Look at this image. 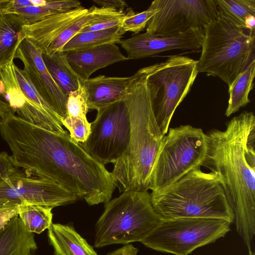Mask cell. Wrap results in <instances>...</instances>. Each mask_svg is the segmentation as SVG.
I'll return each instance as SVG.
<instances>
[{"label":"cell","mask_w":255,"mask_h":255,"mask_svg":"<svg viewBox=\"0 0 255 255\" xmlns=\"http://www.w3.org/2000/svg\"><path fill=\"white\" fill-rule=\"evenodd\" d=\"M255 76V58L229 86V99L225 115L229 117L237 112L250 101L249 93L253 89Z\"/></svg>","instance_id":"cell-27"},{"label":"cell","mask_w":255,"mask_h":255,"mask_svg":"<svg viewBox=\"0 0 255 255\" xmlns=\"http://www.w3.org/2000/svg\"><path fill=\"white\" fill-rule=\"evenodd\" d=\"M88 8L82 5L71 10L48 16L37 22L22 26L24 38L32 41L44 52L50 45Z\"/></svg>","instance_id":"cell-17"},{"label":"cell","mask_w":255,"mask_h":255,"mask_svg":"<svg viewBox=\"0 0 255 255\" xmlns=\"http://www.w3.org/2000/svg\"><path fill=\"white\" fill-rule=\"evenodd\" d=\"M207 134L186 125L170 128L163 136L151 175L150 190L160 191L206 162Z\"/></svg>","instance_id":"cell-7"},{"label":"cell","mask_w":255,"mask_h":255,"mask_svg":"<svg viewBox=\"0 0 255 255\" xmlns=\"http://www.w3.org/2000/svg\"><path fill=\"white\" fill-rule=\"evenodd\" d=\"M37 249L33 233L26 229L18 216L0 230V255H32Z\"/></svg>","instance_id":"cell-20"},{"label":"cell","mask_w":255,"mask_h":255,"mask_svg":"<svg viewBox=\"0 0 255 255\" xmlns=\"http://www.w3.org/2000/svg\"><path fill=\"white\" fill-rule=\"evenodd\" d=\"M13 72L23 95L18 100L13 112L24 120L49 131L59 134L67 132L61 120L44 100L23 69L12 63Z\"/></svg>","instance_id":"cell-15"},{"label":"cell","mask_w":255,"mask_h":255,"mask_svg":"<svg viewBox=\"0 0 255 255\" xmlns=\"http://www.w3.org/2000/svg\"><path fill=\"white\" fill-rule=\"evenodd\" d=\"M15 58L22 62L23 70L41 97L61 121L64 119L66 116L68 96L48 72L43 60L42 50L30 39L24 38L17 49Z\"/></svg>","instance_id":"cell-13"},{"label":"cell","mask_w":255,"mask_h":255,"mask_svg":"<svg viewBox=\"0 0 255 255\" xmlns=\"http://www.w3.org/2000/svg\"><path fill=\"white\" fill-rule=\"evenodd\" d=\"M42 58L51 77L67 96L78 88L79 78L70 65L66 52L59 51L50 56L42 52Z\"/></svg>","instance_id":"cell-24"},{"label":"cell","mask_w":255,"mask_h":255,"mask_svg":"<svg viewBox=\"0 0 255 255\" xmlns=\"http://www.w3.org/2000/svg\"><path fill=\"white\" fill-rule=\"evenodd\" d=\"M136 72L126 77L99 75L87 79H80L84 87L89 110H98L124 100L131 82L137 77Z\"/></svg>","instance_id":"cell-16"},{"label":"cell","mask_w":255,"mask_h":255,"mask_svg":"<svg viewBox=\"0 0 255 255\" xmlns=\"http://www.w3.org/2000/svg\"><path fill=\"white\" fill-rule=\"evenodd\" d=\"M18 216L26 229L39 234L48 230L52 224L53 208L38 205L21 204L18 205Z\"/></svg>","instance_id":"cell-28"},{"label":"cell","mask_w":255,"mask_h":255,"mask_svg":"<svg viewBox=\"0 0 255 255\" xmlns=\"http://www.w3.org/2000/svg\"><path fill=\"white\" fill-rule=\"evenodd\" d=\"M249 255H255V254L254 252L251 251L249 252Z\"/></svg>","instance_id":"cell-38"},{"label":"cell","mask_w":255,"mask_h":255,"mask_svg":"<svg viewBox=\"0 0 255 255\" xmlns=\"http://www.w3.org/2000/svg\"><path fill=\"white\" fill-rule=\"evenodd\" d=\"M124 13V11L105 7H98L93 5L88 8L86 13L77 18L63 31L43 53L50 56L60 51L67 42L86 27Z\"/></svg>","instance_id":"cell-22"},{"label":"cell","mask_w":255,"mask_h":255,"mask_svg":"<svg viewBox=\"0 0 255 255\" xmlns=\"http://www.w3.org/2000/svg\"><path fill=\"white\" fill-rule=\"evenodd\" d=\"M89 110L85 90L79 80L78 88L68 96L66 116L61 121L71 138L77 142L83 143L90 134L91 124L87 118Z\"/></svg>","instance_id":"cell-19"},{"label":"cell","mask_w":255,"mask_h":255,"mask_svg":"<svg viewBox=\"0 0 255 255\" xmlns=\"http://www.w3.org/2000/svg\"><path fill=\"white\" fill-rule=\"evenodd\" d=\"M150 6L158 11L147 23L146 31L160 36L203 28L218 15L215 0H155Z\"/></svg>","instance_id":"cell-12"},{"label":"cell","mask_w":255,"mask_h":255,"mask_svg":"<svg viewBox=\"0 0 255 255\" xmlns=\"http://www.w3.org/2000/svg\"><path fill=\"white\" fill-rule=\"evenodd\" d=\"M81 6L78 0H47L44 6L31 5L4 9L0 14H11L22 26L37 22L48 16L65 12Z\"/></svg>","instance_id":"cell-23"},{"label":"cell","mask_w":255,"mask_h":255,"mask_svg":"<svg viewBox=\"0 0 255 255\" xmlns=\"http://www.w3.org/2000/svg\"><path fill=\"white\" fill-rule=\"evenodd\" d=\"M125 31L121 26L103 30L80 32L67 42L61 51H83L99 46L118 43Z\"/></svg>","instance_id":"cell-26"},{"label":"cell","mask_w":255,"mask_h":255,"mask_svg":"<svg viewBox=\"0 0 255 255\" xmlns=\"http://www.w3.org/2000/svg\"><path fill=\"white\" fill-rule=\"evenodd\" d=\"M125 13L86 27L81 32L96 31L110 29L120 26Z\"/></svg>","instance_id":"cell-31"},{"label":"cell","mask_w":255,"mask_h":255,"mask_svg":"<svg viewBox=\"0 0 255 255\" xmlns=\"http://www.w3.org/2000/svg\"><path fill=\"white\" fill-rule=\"evenodd\" d=\"M231 224L226 220L214 218L161 219L140 243L157 252L188 255L225 237L230 231Z\"/></svg>","instance_id":"cell-9"},{"label":"cell","mask_w":255,"mask_h":255,"mask_svg":"<svg viewBox=\"0 0 255 255\" xmlns=\"http://www.w3.org/2000/svg\"><path fill=\"white\" fill-rule=\"evenodd\" d=\"M93 1L101 7L112 8L120 11H123L124 8L128 6L126 1L124 0H93Z\"/></svg>","instance_id":"cell-33"},{"label":"cell","mask_w":255,"mask_h":255,"mask_svg":"<svg viewBox=\"0 0 255 255\" xmlns=\"http://www.w3.org/2000/svg\"><path fill=\"white\" fill-rule=\"evenodd\" d=\"M152 206L161 219L214 218L234 222L220 178L212 170L188 173L167 188L150 194Z\"/></svg>","instance_id":"cell-4"},{"label":"cell","mask_w":255,"mask_h":255,"mask_svg":"<svg viewBox=\"0 0 255 255\" xmlns=\"http://www.w3.org/2000/svg\"><path fill=\"white\" fill-rule=\"evenodd\" d=\"M128 87L124 100L130 119L128 147L111 173L120 192L149 190L153 166L163 137L156 121L144 67Z\"/></svg>","instance_id":"cell-3"},{"label":"cell","mask_w":255,"mask_h":255,"mask_svg":"<svg viewBox=\"0 0 255 255\" xmlns=\"http://www.w3.org/2000/svg\"><path fill=\"white\" fill-rule=\"evenodd\" d=\"M47 234L55 255H98L72 226L52 223Z\"/></svg>","instance_id":"cell-21"},{"label":"cell","mask_w":255,"mask_h":255,"mask_svg":"<svg viewBox=\"0 0 255 255\" xmlns=\"http://www.w3.org/2000/svg\"><path fill=\"white\" fill-rule=\"evenodd\" d=\"M138 252L137 248L131 244H128L106 255H137Z\"/></svg>","instance_id":"cell-34"},{"label":"cell","mask_w":255,"mask_h":255,"mask_svg":"<svg viewBox=\"0 0 255 255\" xmlns=\"http://www.w3.org/2000/svg\"><path fill=\"white\" fill-rule=\"evenodd\" d=\"M24 39L22 25L11 14H0V68L13 61Z\"/></svg>","instance_id":"cell-25"},{"label":"cell","mask_w":255,"mask_h":255,"mask_svg":"<svg viewBox=\"0 0 255 255\" xmlns=\"http://www.w3.org/2000/svg\"><path fill=\"white\" fill-rule=\"evenodd\" d=\"M68 61L80 79H87L97 70L128 60L116 44L67 53Z\"/></svg>","instance_id":"cell-18"},{"label":"cell","mask_w":255,"mask_h":255,"mask_svg":"<svg viewBox=\"0 0 255 255\" xmlns=\"http://www.w3.org/2000/svg\"><path fill=\"white\" fill-rule=\"evenodd\" d=\"M203 29L192 28L172 36H160L147 32L134 33L118 43L126 51L128 60L152 57L172 50L196 51L201 48Z\"/></svg>","instance_id":"cell-14"},{"label":"cell","mask_w":255,"mask_h":255,"mask_svg":"<svg viewBox=\"0 0 255 255\" xmlns=\"http://www.w3.org/2000/svg\"><path fill=\"white\" fill-rule=\"evenodd\" d=\"M207 134L206 162L218 174L236 230L248 251L255 235V116L245 111L226 124L223 130Z\"/></svg>","instance_id":"cell-2"},{"label":"cell","mask_w":255,"mask_h":255,"mask_svg":"<svg viewBox=\"0 0 255 255\" xmlns=\"http://www.w3.org/2000/svg\"><path fill=\"white\" fill-rule=\"evenodd\" d=\"M8 0H0V12L3 5L7 2Z\"/></svg>","instance_id":"cell-37"},{"label":"cell","mask_w":255,"mask_h":255,"mask_svg":"<svg viewBox=\"0 0 255 255\" xmlns=\"http://www.w3.org/2000/svg\"><path fill=\"white\" fill-rule=\"evenodd\" d=\"M0 135L12 163L28 174L55 182L90 206L111 199L117 186L111 172L68 132H53L11 114Z\"/></svg>","instance_id":"cell-1"},{"label":"cell","mask_w":255,"mask_h":255,"mask_svg":"<svg viewBox=\"0 0 255 255\" xmlns=\"http://www.w3.org/2000/svg\"><path fill=\"white\" fill-rule=\"evenodd\" d=\"M197 62L187 56L173 55L144 67L153 113L163 136L174 112L196 79Z\"/></svg>","instance_id":"cell-8"},{"label":"cell","mask_w":255,"mask_h":255,"mask_svg":"<svg viewBox=\"0 0 255 255\" xmlns=\"http://www.w3.org/2000/svg\"><path fill=\"white\" fill-rule=\"evenodd\" d=\"M79 200L55 182L32 176L14 166L6 152L0 153V202L31 204L54 208Z\"/></svg>","instance_id":"cell-10"},{"label":"cell","mask_w":255,"mask_h":255,"mask_svg":"<svg viewBox=\"0 0 255 255\" xmlns=\"http://www.w3.org/2000/svg\"><path fill=\"white\" fill-rule=\"evenodd\" d=\"M157 11V9L149 6L146 10L135 14L132 9L128 8L120 26L126 32L139 33L146 27L149 20Z\"/></svg>","instance_id":"cell-30"},{"label":"cell","mask_w":255,"mask_h":255,"mask_svg":"<svg viewBox=\"0 0 255 255\" xmlns=\"http://www.w3.org/2000/svg\"><path fill=\"white\" fill-rule=\"evenodd\" d=\"M11 113L13 112L8 104L6 102L0 99V134L2 124L1 119L5 118Z\"/></svg>","instance_id":"cell-35"},{"label":"cell","mask_w":255,"mask_h":255,"mask_svg":"<svg viewBox=\"0 0 255 255\" xmlns=\"http://www.w3.org/2000/svg\"><path fill=\"white\" fill-rule=\"evenodd\" d=\"M90 124V134L82 146L102 164L113 163L127 149L130 139L129 115L124 99L98 110Z\"/></svg>","instance_id":"cell-11"},{"label":"cell","mask_w":255,"mask_h":255,"mask_svg":"<svg viewBox=\"0 0 255 255\" xmlns=\"http://www.w3.org/2000/svg\"><path fill=\"white\" fill-rule=\"evenodd\" d=\"M148 191H127L105 203L104 212L95 225L94 246L140 242L158 225Z\"/></svg>","instance_id":"cell-6"},{"label":"cell","mask_w":255,"mask_h":255,"mask_svg":"<svg viewBox=\"0 0 255 255\" xmlns=\"http://www.w3.org/2000/svg\"><path fill=\"white\" fill-rule=\"evenodd\" d=\"M203 32L198 72L218 77L229 86L255 58V33L218 12Z\"/></svg>","instance_id":"cell-5"},{"label":"cell","mask_w":255,"mask_h":255,"mask_svg":"<svg viewBox=\"0 0 255 255\" xmlns=\"http://www.w3.org/2000/svg\"><path fill=\"white\" fill-rule=\"evenodd\" d=\"M18 205L7 207L0 210V230L3 228L12 218L18 216Z\"/></svg>","instance_id":"cell-32"},{"label":"cell","mask_w":255,"mask_h":255,"mask_svg":"<svg viewBox=\"0 0 255 255\" xmlns=\"http://www.w3.org/2000/svg\"><path fill=\"white\" fill-rule=\"evenodd\" d=\"M255 15L248 16L245 21V27L252 33H255Z\"/></svg>","instance_id":"cell-36"},{"label":"cell","mask_w":255,"mask_h":255,"mask_svg":"<svg viewBox=\"0 0 255 255\" xmlns=\"http://www.w3.org/2000/svg\"><path fill=\"white\" fill-rule=\"evenodd\" d=\"M215 0L220 14L244 28L246 18L255 15V0Z\"/></svg>","instance_id":"cell-29"}]
</instances>
